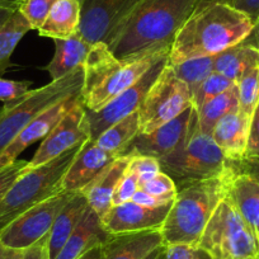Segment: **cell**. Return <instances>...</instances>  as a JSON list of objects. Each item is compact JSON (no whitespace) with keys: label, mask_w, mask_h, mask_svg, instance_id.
<instances>
[{"label":"cell","mask_w":259,"mask_h":259,"mask_svg":"<svg viewBox=\"0 0 259 259\" xmlns=\"http://www.w3.org/2000/svg\"><path fill=\"white\" fill-rule=\"evenodd\" d=\"M246 14L221 2H198L170 46L168 65L216 56L241 44L253 31Z\"/></svg>","instance_id":"cell-1"},{"label":"cell","mask_w":259,"mask_h":259,"mask_svg":"<svg viewBox=\"0 0 259 259\" xmlns=\"http://www.w3.org/2000/svg\"><path fill=\"white\" fill-rule=\"evenodd\" d=\"M200 0H141L107 46L118 59L170 49Z\"/></svg>","instance_id":"cell-2"},{"label":"cell","mask_w":259,"mask_h":259,"mask_svg":"<svg viewBox=\"0 0 259 259\" xmlns=\"http://www.w3.org/2000/svg\"><path fill=\"white\" fill-rule=\"evenodd\" d=\"M168 50L118 59L106 44L92 45L84 64L81 99L89 111H98L118 94L134 85L159 60L169 56Z\"/></svg>","instance_id":"cell-3"},{"label":"cell","mask_w":259,"mask_h":259,"mask_svg":"<svg viewBox=\"0 0 259 259\" xmlns=\"http://www.w3.org/2000/svg\"><path fill=\"white\" fill-rule=\"evenodd\" d=\"M235 176L233 168L218 178L177 187V196L160 229L164 245L188 244L198 246L211 216L228 196Z\"/></svg>","instance_id":"cell-4"},{"label":"cell","mask_w":259,"mask_h":259,"mask_svg":"<svg viewBox=\"0 0 259 259\" xmlns=\"http://www.w3.org/2000/svg\"><path fill=\"white\" fill-rule=\"evenodd\" d=\"M84 143L47 163L33 168L29 166L28 170L17 179L6 197L0 201V231L27 210L64 191L62 181L65 174Z\"/></svg>","instance_id":"cell-5"},{"label":"cell","mask_w":259,"mask_h":259,"mask_svg":"<svg viewBox=\"0 0 259 259\" xmlns=\"http://www.w3.org/2000/svg\"><path fill=\"white\" fill-rule=\"evenodd\" d=\"M159 163L161 171L168 174L177 187L218 178L233 169L231 160L226 158L212 138L201 133L197 113L183 145L160 159Z\"/></svg>","instance_id":"cell-6"},{"label":"cell","mask_w":259,"mask_h":259,"mask_svg":"<svg viewBox=\"0 0 259 259\" xmlns=\"http://www.w3.org/2000/svg\"><path fill=\"white\" fill-rule=\"evenodd\" d=\"M83 81L84 68H79L59 80L7 102L0 108V154L42 112L69 97L80 94Z\"/></svg>","instance_id":"cell-7"},{"label":"cell","mask_w":259,"mask_h":259,"mask_svg":"<svg viewBox=\"0 0 259 259\" xmlns=\"http://www.w3.org/2000/svg\"><path fill=\"white\" fill-rule=\"evenodd\" d=\"M211 259H259V240L226 196L202 234L200 244Z\"/></svg>","instance_id":"cell-8"},{"label":"cell","mask_w":259,"mask_h":259,"mask_svg":"<svg viewBox=\"0 0 259 259\" xmlns=\"http://www.w3.org/2000/svg\"><path fill=\"white\" fill-rule=\"evenodd\" d=\"M191 107L193 103L188 87L166 64L139 108L140 134L151 133Z\"/></svg>","instance_id":"cell-9"},{"label":"cell","mask_w":259,"mask_h":259,"mask_svg":"<svg viewBox=\"0 0 259 259\" xmlns=\"http://www.w3.org/2000/svg\"><path fill=\"white\" fill-rule=\"evenodd\" d=\"M75 193L62 191L27 210L0 231V243L17 250H23L36 244L50 233L57 215Z\"/></svg>","instance_id":"cell-10"},{"label":"cell","mask_w":259,"mask_h":259,"mask_svg":"<svg viewBox=\"0 0 259 259\" xmlns=\"http://www.w3.org/2000/svg\"><path fill=\"white\" fill-rule=\"evenodd\" d=\"M166 64H168V57L159 60L134 85L118 94L101 109L98 111L87 109L89 123H91V139L96 140L109 126L121 121L122 118L130 116L134 112H138L149 89L160 75Z\"/></svg>","instance_id":"cell-11"},{"label":"cell","mask_w":259,"mask_h":259,"mask_svg":"<svg viewBox=\"0 0 259 259\" xmlns=\"http://www.w3.org/2000/svg\"><path fill=\"white\" fill-rule=\"evenodd\" d=\"M141 0H81V21L79 34L88 44L108 39L124 19L133 13Z\"/></svg>","instance_id":"cell-12"},{"label":"cell","mask_w":259,"mask_h":259,"mask_svg":"<svg viewBox=\"0 0 259 259\" xmlns=\"http://www.w3.org/2000/svg\"><path fill=\"white\" fill-rule=\"evenodd\" d=\"M88 139H91V123L80 97L75 106L62 117L61 121L42 140L38 150L29 160V166L33 168L47 163Z\"/></svg>","instance_id":"cell-13"},{"label":"cell","mask_w":259,"mask_h":259,"mask_svg":"<svg viewBox=\"0 0 259 259\" xmlns=\"http://www.w3.org/2000/svg\"><path fill=\"white\" fill-rule=\"evenodd\" d=\"M196 109L193 107L186 109L168 123L149 134H140L134 138L121 156H151L158 160L170 155L178 150L188 138L192 123L196 117Z\"/></svg>","instance_id":"cell-14"},{"label":"cell","mask_w":259,"mask_h":259,"mask_svg":"<svg viewBox=\"0 0 259 259\" xmlns=\"http://www.w3.org/2000/svg\"><path fill=\"white\" fill-rule=\"evenodd\" d=\"M171 205L173 202L160 207L149 208L130 201L122 205L112 206L101 220L109 234L160 230Z\"/></svg>","instance_id":"cell-15"},{"label":"cell","mask_w":259,"mask_h":259,"mask_svg":"<svg viewBox=\"0 0 259 259\" xmlns=\"http://www.w3.org/2000/svg\"><path fill=\"white\" fill-rule=\"evenodd\" d=\"M80 97V94H76L54 104L49 109L42 112L38 117H36L31 123L27 124L19 133V135L7 146L6 150L0 154V168L14 163L28 146L36 141L44 140L51 133V130L61 121L62 117L75 106Z\"/></svg>","instance_id":"cell-16"},{"label":"cell","mask_w":259,"mask_h":259,"mask_svg":"<svg viewBox=\"0 0 259 259\" xmlns=\"http://www.w3.org/2000/svg\"><path fill=\"white\" fill-rule=\"evenodd\" d=\"M119 158L118 154L99 148L93 139L81 145L62 181V189L81 192L104 168Z\"/></svg>","instance_id":"cell-17"},{"label":"cell","mask_w":259,"mask_h":259,"mask_svg":"<svg viewBox=\"0 0 259 259\" xmlns=\"http://www.w3.org/2000/svg\"><path fill=\"white\" fill-rule=\"evenodd\" d=\"M111 235L102 224L98 213L88 205L78 225L55 259H79L91 249L103 245Z\"/></svg>","instance_id":"cell-18"},{"label":"cell","mask_w":259,"mask_h":259,"mask_svg":"<svg viewBox=\"0 0 259 259\" xmlns=\"http://www.w3.org/2000/svg\"><path fill=\"white\" fill-rule=\"evenodd\" d=\"M164 245L160 230L112 234L102 245L103 259H145L153 250Z\"/></svg>","instance_id":"cell-19"},{"label":"cell","mask_w":259,"mask_h":259,"mask_svg":"<svg viewBox=\"0 0 259 259\" xmlns=\"http://www.w3.org/2000/svg\"><path fill=\"white\" fill-rule=\"evenodd\" d=\"M131 156H119L104 168L85 188L81 191L88 200L89 206L103 218L112 207V197L119 181L127 173Z\"/></svg>","instance_id":"cell-20"},{"label":"cell","mask_w":259,"mask_h":259,"mask_svg":"<svg viewBox=\"0 0 259 259\" xmlns=\"http://www.w3.org/2000/svg\"><path fill=\"white\" fill-rule=\"evenodd\" d=\"M250 121L236 111L221 118L212 130L211 138L231 161L241 160L245 156Z\"/></svg>","instance_id":"cell-21"},{"label":"cell","mask_w":259,"mask_h":259,"mask_svg":"<svg viewBox=\"0 0 259 259\" xmlns=\"http://www.w3.org/2000/svg\"><path fill=\"white\" fill-rule=\"evenodd\" d=\"M55 55L46 66L52 80H59L79 68H84L92 45L79 33L70 38L54 39Z\"/></svg>","instance_id":"cell-22"},{"label":"cell","mask_w":259,"mask_h":259,"mask_svg":"<svg viewBox=\"0 0 259 259\" xmlns=\"http://www.w3.org/2000/svg\"><path fill=\"white\" fill-rule=\"evenodd\" d=\"M81 6L79 0H59L38 28V34L52 39L70 38L79 33Z\"/></svg>","instance_id":"cell-23"},{"label":"cell","mask_w":259,"mask_h":259,"mask_svg":"<svg viewBox=\"0 0 259 259\" xmlns=\"http://www.w3.org/2000/svg\"><path fill=\"white\" fill-rule=\"evenodd\" d=\"M259 68V49L241 42L215 56L213 70L238 83L245 74Z\"/></svg>","instance_id":"cell-24"},{"label":"cell","mask_w":259,"mask_h":259,"mask_svg":"<svg viewBox=\"0 0 259 259\" xmlns=\"http://www.w3.org/2000/svg\"><path fill=\"white\" fill-rule=\"evenodd\" d=\"M88 200L81 192H76L69 201L61 212L54 221L51 230L49 233V256L50 259L56 258L57 254L68 241L69 236L78 225L79 220L83 216L84 211L88 207Z\"/></svg>","instance_id":"cell-25"},{"label":"cell","mask_w":259,"mask_h":259,"mask_svg":"<svg viewBox=\"0 0 259 259\" xmlns=\"http://www.w3.org/2000/svg\"><path fill=\"white\" fill-rule=\"evenodd\" d=\"M228 197L243 216L259 240V183L244 174H236Z\"/></svg>","instance_id":"cell-26"},{"label":"cell","mask_w":259,"mask_h":259,"mask_svg":"<svg viewBox=\"0 0 259 259\" xmlns=\"http://www.w3.org/2000/svg\"><path fill=\"white\" fill-rule=\"evenodd\" d=\"M236 111H239V91L238 85L235 84L229 91L215 97L203 104L198 111H196L201 133L211 136L216 123L221 118Z\"/></svg>","instance_id":"cell-27"},{"label":"cell","mask_w":259,"mask_h":259,"mask_svg":"<svg viewBox=\"0 0 259 259\" xmlns=\"http://www.w3.org/2000/svg\"><path fill=\"white\" fill-rule=\"evenodd\" d=\"M139 133H140V118L138 111L109 126L94 141L99 148L121 156L124 149Z\"/></svg>","instance_id":"cell-28"},{"label":"cell","mask_w":259,"mask_h":259,"mask_svg":"<svg viewBox=\"0 0 259 259\" xmlns=\"http://www.w3.org/2000/svg\"><path fill=\"white\" fill-rule=\"evenodd\" d=\"M31 29V24L19 11L14 12L0 27V76L11 66V57L17 45Z\"/></svg>","instance_id":"cell-29"},{"label":"cell","mask_w":259,"mask_h":259,"mask_svg":"<svg viewBox=\"0 0 259 259\" xmlns=\"http://www.w3.org/2000/svg\"><path fill=\"white\" fill-rule=\"evenodd\" d=\"M213 64H215V56L211 57H198V59L187 60L181 64L173 65L174 73L187 84L191 94L197 89V87L213 73ZM170 66V65H169Z\"/></svg>","instance_id":"cell-30"},{"label":"cell","mask_w":259,"mask_h":259,"mask_svg":"<svg viewBox=\"0 0 259 259\" xmlns=\"http://www.w3.org/2000/svg\"><path fill=\"white\" fill-rule=\"evenodd\" d=\"M236 85L239 91V112L251 119L259 104V68L245 74Z\"/></svg>","instance_id":"cell-31"},{"label":"cell","mask_w":259,"mask_h":259,"mask_svg":"<svg viewBox=\"0 0 259 259\" xmlns=\"http://www.w3.org/2000/svg\"><path fill=\"white\" fill-rule=\"evenodd\" d=\"M236 83H234L233 80H230L226 76L221 75L220 73H211L200 85L197 87V89L193 92L192 94V103H193V108L196 111L201 108L205 103H207L208 101L213 99L215 97L220 96L224 92L229 91L231 87L235 85Z\"/></svg>","instance_id":"cell-32"},{"label":"cell","mask_w":259,"mask_h":259,"mask_svg":"<svg viewBox=\"0 0 259 259\" xmlns=\"http://www.w3.org/2000/svg\"><path fill=\"white\" fill-rule=\"evenodd\" d=\"M59 0H22L18 11L23 14L24 18L31 24L32 29L38 31L39 27L49 16L52 7Z\"/></svg>","instance_id":"cell-33"},{"label":"cell","mask_w":259,"mask_h":259,"mask_svg":"<svg viewBox=\"0 0 259 259\" xmlns=\"http://www.w3.org/2000/svg\"><path fill=\"white\" fill-rule=\"evenodd\" d=\"M127 170L138 177L139 186H140L141 183L149 181L154 176L160 173L161 168L158 159L151 158V156L138 155L131 156V160H130Z\"/></svg>","instance_id":"cell-34"},{"label":"cell","mask_w":259,"mask_h":259,"mask_svg":"<svg viewBox=\"0 0 259 259\" xmlns=\"http://www.w3.org/2000/svg\"><path fill=\"white\" fill-rule=\"evenodd\" d=\"M139 189L148 192V193L153 194V196H170V197H176L177 196L176 183L164 171H160V173L154 176L149 181L141 183L139 186Z\"/></svg>","instance_id":"cell-35"},{"label":"cell","mask_w":259,"mask_h":259,"mask_svg":"<svg viewBox=\"0 0 259 259\" xmlns=\"http://www.w3.org/2000/svg\"><path fill=\"white\" fill-rule=\"evenodd\" d=\"M29 169V161L16 160L9 165L0 168V201L6 197L17 179Z\"/></svg>","instance_id":"cell-36"},{"label":"cell","mask_w":259,"mask_h":259,"mask_svg":"<svg viewBox=\"0 0 259 259\" xmlns=\"http://www.w3.org/2000/svg\"><path fill=\"white\" fill-rule=\"evenodd\" d=\"M138 191V177L127 170V173L124 174L123 178L119 181L118 186H117L116 191H114L113 197H112V206H118L122 205V203L130 202V201L133 200V197L135 196V193Z\"/></svg>","instance_id":"cell-37"},{"label":"cell","mask_w":259,"mask_h":259,"mask_svg":"<svg viewBox=\"0 0 259 259\" xmlns=\"http://www.w3.org/2000/svg\"><path fill=\"white\" fill-rule=\"evenodd\" d=\"M165 259H211L200 246L174 244L165 246Z\"/></svg>","instance_id":"cell-38"},{"label":"cell","mask_w":259,"mask_h":259,"mask_svg":"<svg viewBox=\"0 0 259 259\" xmlns=\"http://www.w3.org/2000/svg\"><path fill=\"white\" fill-rule=\"evenodd\" d=\"M31 84V81L8 80L0 76V101L7 103V102L21 98L31 91L29 89Z\"/></svg>","instance_id":"cell-39"},{"label":"cell","mask_w":259,"mask_h":259,"mask_svg":"<svg viewBox=\"0 0 259 259\" xmlns=\"http://www.w3.org/2000/svg\"><path fill=\"white\" fill-rule=\"evenodd\" d=\"M236 174H244L259 183V156H244L241 160L231 161Z\"/></svg>","instance_id":"cell-40"},{"label":"cell","mask_w":259,"mask_h":259,"mask_svg":"<svg viewBox=\"0 0 259 259\" xmlns=\"http://www.w3.org/2000/svg\"><path fill=\"white\" fill-rule=\"evenodd\" d=\"M174 198L176 197H170V196H153V194L148 193V192H144L141 189H139L131 201L138 203V205L144 206V207L155 208L173 202Z\"/></svg>","instance_id":"cell-41"},{"label":"cell","mask_w":259,"mask_h":259,"mask_svg":"<svg viewBox=\"0 0 259 259\" xmlns=\"http://www.w3.org/2000/svg\"><path fill=\"white\" fill-rule=\"evenodd\" d=\"M245 156H259V104L251 116Z\"/></svg>","instance_id":"cell-42"},{"label":"cell","mask_w":259,"mask_h":259,"mask_svg":"<svg viewBox=\"0 0 259 259\" xmlns=\"http://www.w3.org/2000/svg\"><path fill=\"white\" fill-rule=\"evenodd\" d=\"M18 259H50L49 256V234L29 248L23 249Z\"/></svg>","instance_id":"cell-43"},{"label":"cell","mask_w":259,"mask_h":259,"mask_svg":"<svg viewBox=\"0 0 259 259\" xmlns=\"http://www.w3.org/2000/svg\"><path fill=\"white\" fill-rule=\"evenodd\" d=\"M230 6L246 14L254 24L259 23V0H231Z\"/></svg>","instance_id":"cell-44"},{"label":"cell","mask_w":259,"mask_h":259,"mask_svg":"<svg viewBox=\"0 0 259 259\" xmlns=\"http://www.w3.org/2000/svg\"><path fill=\"white\" fill-rule=\"evenodd\" d=\"M21 253L22 250L7 248L6 245H3V244L0 243V259H18Z\"/></svg>","instance_id":"cell-45"},{"label":"cell","mask_w":259,"mask_h":259,"mask_svg":"<svg viewBox=\"0 0 259 259\" xmlns=\"http://www.w3.org/2000/svg\"><path fill=\"white\" fill-rule=\"evenodd\" d=\"M79 259H103V249H102V245L91 249L88 253L81 255Z\"/></svg>","instance_id":"cell-46"},{"label":"cell","mask_w":259,"mask_h":259,"mask_svg":"<svg viewBox=\"0 0 259 259\" xmlns=\"http://www.w3.org/2000/svg\"><path fill=\"white\" fill-rule=\"evenodd\" d=\"M22 0H0V9H8V11H18Z\"/></svg>","instance_id":"cell-47"},{"label":"cell","mask_w":259,"mask_h":259,"mask_svg":"<svg viewBox=\"0 0 259 259\" xmlns=\"http://www.w3.org/2000/svg\"><path fill=\"white\" fill-rule=\"evenodd\" d=\"M145 259H165V245H161L151 251Z\"/></svg>","instance_id":"cell-48"},{"label":"cell","mask_w":259,"mask_h":259,"mask_svg":"<svg viewBox=\"0 0 259 259\" xmlns=\"http://www.w3.org/2000/svg\"><path fill=\"white\" fill-rule=\"evenodd\" d=\"M13 11H8V9H0V27L3 26L7 22V19L13 14Z\"/></svg>","instance_id":"cell-49"},{"label":"cell","mask_w":259,"mask_h":259,"mask_svg":"<svg viewBox=\"0 0 259 259\" xmlns=\"http://www.w3.org/2000/svg\"><path fill=\"white\" fill-rule=\"evenodd\" d=\"M200 2H221V3L230 4L231 0H200Z\"/></svg>","instance_id":"cell-50"},{"label":"cell","mask_w":259,"mask_h":259,"mask_svg":"<svg viewBox=\"0 0 259 259\" xmlns=\"http://www.w3.org/2000/svg\"><path fill=\"white\" fill-rule=\"evenodd\" d=\"M79 2H80V3H81V0H79Z\"/></svg>","instance_id":"cell-51"}]
</instances>
